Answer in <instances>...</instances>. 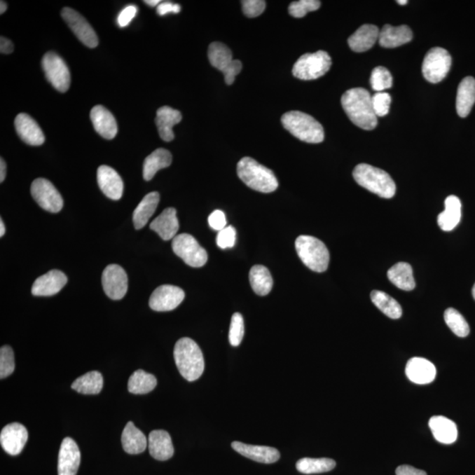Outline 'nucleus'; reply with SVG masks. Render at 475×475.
I'll list each match as a JSON object with an SVG mask.
<instances>
[{
    "label": "nucleus",
    "instance_id": "nucleus-44",
    "mask_svg": "<svg viewBox=\"0 0 475 475\" xmlns=\"http://www.w3.org/2000/svg\"><path fill=\"white\" fill-rule=\"evenodd\" d=\"M321 5V1L318 0H299L292 2L289 6V13L295 18H303L308 13L318 10Z\"/></svg>",
    "mask_w": 475,
    "mask_h": 475
},
{
    "label": "nucleus",
    "instance_id": "nucleus-52",
    "mask_svg": "<svg viewBox=\"0 0 475 475\" xmlns=\"http://www.w3.org/2000/svg\"><path fill=\"white\" fill-rule=\"evenodd\" d=\"M181 6L170 1L160 3L157 8V13L160 16L168 15V13H179L181 12Z\"/></svg>",
    "mask_w": 475,
    "mask_h": 475
},
{
    "label": "nucleus",
    "instance_id": "nucleus-50",
    "mask_svg": "<svg viewBox=\"0 0 475 475\" xmlns=\"http://www.w3.org/2000/svg\"><path fill=\"white\" fill-rule=\"evenodd\" d=\"M209 226L215 230H221L226 227V219L225 213L219 209L213 212L208 219Z\"/></svg>",
    "mask_w": 475,
    "mask_h": 475
},
{
    "label": "nucleus",
    "instance_id": "nucleus-17",
    "mask_svg": "<svg viewBox=\"0 0 475 475\" xmlns=\"http://www.w3.org/2000/svg\"><path fill=\"white\" fill-rule=\"evenodd\" d=\"M67 277L60 270H53L38 277L32 287V294L39 297L56 295L67 284Z\"/></svg>",
    "mask_w": 475,
    "mask_h": 475
},
{
    "label": "nucleus",
    "instance_id": "nucleus-16",
    "mask_svg": "<svg viewBox=\"0 0 475 475\" xmlns=\"http://www.w3.org/2000/svg\"><path fill=\"white\" fill-rule=\"evenodd\" d=\"M81 460V450L77 443L71 438H65L61 443L58 455V475L77 474Z\"/></svg>",
    "mask_w": 475,
    "mask_h": 475
},
{
    "label": "nucleus",
    "instance_id": "nucleus-18",
    "mask_svg": "<svg viewBox=\"0 0 475 475\" xmlns=\"http://www.w3.org/2000/svg\"><path fill=\"white\" fill-rule=\"evenodd\" d=\"M15 129L20 139L29 146H42L46 136L38 123L27 113H22L16 116Z\"/></svg>",
    "mask_w": 475,
    "mask_h": 475
},
{
    "label": "nucleus",
    "instance_id": "nucleus-30",
    "mask_svg": "<svg viewBox=\"0 0 475 475\" xmlns=\"http://www.w3.org/2000/svg\"><path fill=\"white\" fill-rule=\"evenodd\" d=\"M122 445L127 453L139 454L146 450L148 442L144 434L132 422H129L123 432Z\"/></svg>",
    "mask_w": 475,
    "mask_h": 475
},
{
    "label": "nucleus",
    "instance_id": "nucleus-7",
    "mask_svg": "<svg viewBox=\"0 0 475 475\" xmlns=\"http://www.w3.org/2000/svg\"><path fill=\"white\" fill-rule=\"evenodd\" d=\"M332 65L331 57L326 51L303 55L292 69L294 77L301 81H312L324 76Z\"/></svg>",
    "mask_w": 475,
    "mask_h": 475
},
{
    "label": "nucleus",
    "instance_id": "nucleus-40",
    "mask_svg": "<svg viewBox=\"0 0 475 475\" xmlns=\"http://www.w3.org/2000/svg\"><path fill=\"white\" fill-rule=\"evenodd\" d=\"M336 466V461L328 457H322V459L304 457L296 464L297 470L305 474L326 473V471L333 470Z\"/></svg>",
    "mask_w": 475,
    "mask_h": 475
},
{
    "label": "nucleus",
    "instance_id": "nucleus-41",
    "mask_svg": "<svg viewBox=\"0 0 475 475\" xmlns=\"http://www.w3.org/2000/svg\"><path fill=\"white\" fill-rule=\"evenodd\" d=\"M445 321L450 329L459 337H467L469 335V325L462 315L456 309L448 308L445 312Z\"/></svg>",
    "mask_w": 475,
    "mask_h": 475
},
{
    "label": "nucleus",
    "instance_id": "nucleus-13",
    "mask_svg": "<svg viewBox=\"0 0 475 475\" xmlns=\"http://www.w3.org/2000/svg\"><path fill=\"white\" fill-rule=\"evenodd\" d=\"M102 282L103 290L113 301L122 299L128 291V275L119 265H109L103 271Z\"/></svg>",
    "mask_w": 475,
    "mask_h": 475
},
{
    "label": "nucleus",
    "instance_id": "nucleus-8",
    "mask_svg": "<svg viewBox=\"0 0 475 475\" xmlns=\"http://www.w3.org/2000/svg\"><path fill=\"white\" fill-rule=\"evenodd\" d=\"M172 249L188 266L200 268L207 263V252L191 234L182 233L175 236L172 242Z\"/></svg>",
    "mask_w": 475,
    "mask_h": 475
},
{
    "label": "nucleus",
    "instance_id": "nucleus-27",
    "mask_svg": "<svg viewBox=\"0 0 475 475\" xmlns=\"http://www.w3.org/2000/svg\"><path fill=\"white\" fill-rule=\"evenodd\" d=\"M412 39L413 32L411 27L406 25L392 27L387 24L381 29L378 42L382 47L392 49L411 42Z\"/></svg>",
    "mask_w": 475,
    "mask_h": 475
},
{
    "label": "nucleus",
    "instance_id": "nucleus-1",
    "mask_svg": "<svg viewBox=\"0 0 475 475\" xmlns=\"http://www.w3.org/2000/svg\"><path fill=\"white\" fill-rule=\"evenodd\" d=\"M342 105L354 125L366 130L376 128L378 117L374 113L371 95L366 89L357 88L344 92Z\"/></svg>",
    "mask_w": 475,
    "mask_h": 475
},
{
    "label": "nucleus",
    "instance_id": "nucleus-9",
    "mask_svg": "<svg viewBox=\"0 0 475 475\" xmlns=\"http://www.w3.org/2000/svg\"><path fill=\"white\" fill-rule=\"evenodd\" d=\"M452 67V57L443 48H433L426 54L422 63V74L426 81L436 84L442 81Z\"/></svg>",
    "mask_w": 475,
    "mask_h": 475
},
{
    "label": "nucleus",
    "instance_id": "nucleus-5",
    "mask_svg": "<svg viewBox=\"0 0 475 475\" xmlns=\"http://www.w3.org/2000/svg\"><path fill=\"white\" fill-rule=\"evenodd\" d=\"M354 181L361 187L368 189L382 198H394L396 185L387 172L371 165H357L353 171Z\"/></svg>",
    "mask_w": 475,
    "mask_h": 475
},
{
    "label": "nucleus",
    "instance_id": "nucleus-22",
    "mask_svg": "<svg viewBox=\"0 0 475 475\" xmlns=\"http://www.w3.org/2000/svg\"><path fill=\"white\" fill-rule=\"evenodd\" d=\"M232 447L238 453L256 462L272 464L280 459V453L273 447L247 445L238 441L233 442Z\"/></svg>",
    "mask_w": 475,
    "mask_h": 475
},
{
    "label": "nucleus",
    "instance_id": "nucleus-48",
    "mask_svg": "<svg viewBox=\"0 0 475 475\" xmlns=\"http://www.w3.org/2000/svg\"><path fill=\"white\" fill-rule=\"evenodd\" d=\"M242 4L244 15L249 18L260 16L266 8V2L263 0H245Z\"/></svg>",
    "mask_w": 475,
    "mask_h": 475
},
{
    "label": "nucleus",
    "instance_id": "nucleus-42",
    "mask_svg": "<svg viewBox=\"0 0 475 475\" xmlns=\"http://www.w3.org/2000/svg\"><path fill=\"white\" fill-rule=\"evenodd\" d=\"M371 85L377 92H384L392 88V77L390 71L383 67H378L371 72Z\"/></svg>",
    "mask_w": 475,
    "mask_h": 475
},
{
    "label": "nucleus",
    "instance_id": "nucleus-35",
    "mask_svg": "<svg viewBox=\"0 0 475 475\" xmlns=\"http://www.w3.org/2000/svg\"><path fill=\"white\" fill-rule=\"evenodd\" d=\"M249 281L254 292L259 296H266L273 287V280L270 270L263 265H254L249 272Z\"/></svg>",
    "mask_w": 475,
    "mask_h": 475
},
{
    "label": "nucleus",
    "instance_id": "nucleus-51",
    "mask_svg": "<svg viewBox=\"0 0 475 475\" xmlns=\"http://www.w3.org/2000/svg\"><path fill=\"white\" fill-rule=\"evenodd\" d=\"M242 64L240 60H233L232 64L229 65V67L226 69L225 71L223 72L225 75V81L227 85H232L234 82V79L238 74L242 71Z\"/></svg>",
    "mask_w": 475,
    "mask_h": 475
},
{
    "label": "nucleus",
    "instance_id": "nucleus-15",
    "mask_svg": "<svg viewBox=\"0 0 475 475\" xmlns=\"http://www.w3.org/2000/svg\"><path fill=\"white\" fill-rule=\"evenodd\" d=\"M27 438H29V434L25 426L19 422H13L1 430L0 443L6 453L16 456L22 452Z\"/></svg>",
    "mask_w": 475,
    "mask_h": 475
},
{
    "label": "nucleus",
    "instance_id": "nucleus-4",
    "mask_svg": "<svg viewBox=\"0 0 475 475\" xmlns=\"http://www.w3.org/2000/svg\"><path fill=\"white\" fill-rule=\"evenodd\" d=\"M282 123L289 132L299 140L310 144H319L324 140V129L312 116L301 111L285 113Z\"/></svg>",
    "mask_w": 475,
    "mask_h": 475
},
{
    "label": "nucleus",
    "instance_id": "nucleus-33",
    "mask_svg": "<svg viewBox=\"0 0 475 475\" xmlns=\"http://www.w3.org/2000/svg\"><path fill=\"white\" fill-rule=\"evenodd\" d=\"M173 160L170 151L158 148L144 160L143 177L144 180L151 181L158 171L170 166Z\"/></svg>",
    "mask_w": 475,
    "mask_h": 475
},
{
    "label": "nucleus",
    "instance_id": "nucleus-21",
    "mask_svg": "<svg viewBox=\"0 0 475 475\" xmlns=\"http://www.w3.org/2000/svg\"><path fill=\"white\" fill-rule=\"evenodd\" d=\"M406 375L413 383L427 385L435 380L436 369L430 361L422 357H413L406 366Z\"/></svg>",
    "mask_w": 475,
    "mask_h": 475
},
{
    "label": "nucleus",
    "instance_id": "nucleus-43",
    "mask_svg": "<svg viewBox=\"0 0 475 475\" xmlns=\"http://www.w3.org/2000/svg\"><path fill=\"white\" fill-rule=\"evenodd\" d=\"M15 369V354L11 347L5 345L0 349V378H8Z\"/></svg>",
    "mask_w": 475,
    "mask_h": 475
},
{
    "label": "nucleus",
    "instance_id": "nucleus-45",
    "mask_svg": "<svg viewBox=\"0 0 475 475\" xmlns=\"http://www.w3.org/2000/svg\"><path fill=\"white\" fill-rule=\"evenodd\" d=\"M244 333H245V326H244L243 317L240 312H235L232 317L229 330L230 345L239 346L242 342Z\"/></svg>",
    "mask_w": 475,
    "mask_h": 475
},
{
    "label": "nucleus",
    "instance_id": "nucleus-59",
    "mask_svg": "<svg viewBox=\"0 0 475 475\" xmlns=\"http://www.w3.org/2000/svg\"><path fill=\"white\" fill-rule=\"evenodd\" d=\"M397 3L399 5L404 6L408 4V1H407V0H398Z\"/></svg>",
    "mask_w": 475,
    "mask_h": 475
},
{
    "label": "nucleus",
    "instance_id": "nucleus-47",
    "mask_svg": "<svg viewBox=\"0 0 475 475\" xmlns=\"http://www.w3.org/2000/svg\"><path fill=\"white\" fill-rule=\"evenodd\" d=\"M236 242V230L233 226H226L221 230H219L218 237H216V245L220 249H232Z\"/></svg>",
    "mask_w": 475,
    "mask_h": 475
},
{
    "label": "nucleus",
    "instance_id": "nucleus-24",
    "mask_svg": "<svg viewBox=\"0 0 475 475\" xmlns=\"http://www.w3.org/2000/svg\"><path fill=\"white\" fill-rule=\"evenodd\" d=\"M181 119V113L177 109L167 106H161L158 109L155 123H156L161 139L166 141V142L174 140V126L180 123Z\"/></svg>",
    "mask_w": 475,
    "mask_h": 475
},
{
    "label": "nucleus",
    "instance_id": "nucleus-20",
    "mask_svg": "<svg viewBox=\"0 0 475 475\" xmlns=\"http://www.w3.org/2000/svg\"><path fill=\"white\" fill-rule=\"evenodd\" d=\"M90 118L96 132L106 139H113L118 132L116 120L105 106L97 105L92 109Z\"/></svg>",
    "mask_w": 475,
    "mask_h": 475
},
{
    "label": "nucleus",
    "instance_id": "nucleus-19",
    "mask_svg": "<svg viewBox=\"0 0 475 475\" xmlns=\"http://www.w3.org/2000/svg\"><path fill=\"white\" fill-rule=\"evenodd\" d=\"M97 181L99 188L112 200L121 199L123 193V181L115 170L109 166H101L97 170Z\"/></svg>",
    "mask_w": 475,
    "mask_h": 475
},
{
    "label": "nucleus",
    "instance_id": "nucleus-60",
    "mask_svg": "<svg viewBox=\"0 0 475 475\" xmlns=\"http://www.w3.org/2000/svg\"><path fill=\"white\" fill-rule=\"evenodd\" d=\"M471 294H473V297L475 299V284L474 285L473 291H471Z\"/></svg>",
    "mask_w": 475,
    "mask_h": 475
},
{
    "label": "nucleus",
    "instance_id": "nucleus-2",
    "mask_svg": "<svg viewBox=\"0 0 475 475\" xmlns=\"http://www.w3.org/2000/svg\"><path fill=\"white\" fill-rule=\"evenodd\" d=\"M174 357L178 371L189 382L198 380L204 373L205 359L198 343L188 337L178 340Z\"/></svg>",
    "mask_w": 475,
    "mask_h": 475
},
{
    "label": "nucleus",
    "instance_id": "nucleus-32",
    "mask_svg": "<svg viewBox=\"0 0 475 475\" xmlns=\"http://www.w3.org/2000/svg\"><path fill=\"white\" fill-rule=\"evenodd\" d=\"M445 211L440 213L438 223L443 230L450 232L459 225L461 219V202L456 195H450L446 199Z\"/></svg>",
    "mask_w": 475,
    "mask_h": 475
},
{
    "label": "nucleus",
    "instance_id": "nucleus-11",
    "mask_svg": "<svg viewBox=\"0 0 475 475\" xmlns=\"http://www.w3.org/2000/svg\"><path fill=\"white\" fill-rule=\"evenodd\" d=\"M31 195L37 204L47 212L57 213L63 208L64 200L60 193L46 179L38 178L33 181Z\"/></svg>",
    "mask_w": 475,
    "mask_h": 475
},
{
    "label": "nucleus",
    "instance_id": "nucleus-39",
    "mask_svg": "<svg viewBox=\"0 0 475 475\" xmlns=\"http://www.w3.org/2000/svg\"><path fill=\"white\" fill-rule=\"evenodd\" d=\"M208 57L213 67L220 71H225L232 64L233 53L228 47L222 43H212L209 46Z\"/></svg>",
    "mask_w": 475,
    "mask_h": 475
},
{
    "label": "nucleus",
    "instance_id": "nucleus-10",
    "mask_svg": "<svg viewBox=\"0 0 475 475\" xmlns=\"http://www.w3.org/2000/svg\"><path fill=\"white\" fill-rule=\"evenodd\" d=\"M42 67L46 77L57 91L65 92L71 85V74L63 58L50 51L44 55Z\"/></svg>",
    "mask_w": 475,
    "mask_h": 475
},
{
    "label": "nucleus",
    "instance_id": "nucleus-14",
    "mask_svg": "<svg viewBox=\"0 0 475 475\" xmlns=\"http://www.w3.org/2000/svg\"><path fill=\"white\" fill-rule=\"evenodd\" d=\"M185 298L182 289L174 285H161L151 295L149 305L153 311H172L181 304Z\"/></svg>",
    "mask_w": 475,
    "mask_h": 475
},
{
    "label": "nucleus",
    "instance_id": "nucleus-36",
    "mask_svg": "<svg viewBox=\"0 0 475 475\" xmlns=\"http://www.w3.org/2000/svg\"><path fill=\"white\" fill-rule=\"evenodd\" d=\"M74 391L82 394H98L103 388V377L97 371H89L79 377L71 385Z\"/></svg>",
    "mask_w": 475,
    "mask_h": 475
},
{
    "label": "nucleus",
    "instance_id": "nucleus-12",
    "mask_svg": "<svg viewBox=\"0 0 475 475\" xmlns=\"http://www.w3.org/2000/svg\"><path fill=\"white\" fill-rule=\"evenodd\" d=\"M61 15L82 43L91 49L98 46L97 34L83 16L70 8L62 10Z\"/></svg>",
    "mask_w": 475,
    "mask_h": 475
},
{
    "label": "nucleus",
    "instance_id": "nucleus-28",
    "mask_svg": "<svg viewBox=\"0 0 475 475\" xmlns=\"http://www.w3.org/2000/svg\"><path fill=\"white\" fill-rule=\"evenodd\" d=\"M429 426L436 441L445 445H450L456 441L457 428L452 420L445 416H433L429 420Z\"/></svg>",
    "mask_w": 475,
    "mask_h": 475
},
{
    "label": "nucleus",
    "instance_id": "nucleus-25",
    "mask_svg": "<svg viewBox=\"0 0 475 475\" xmlns=\"http://www.w3.org/2000/svg\"><path fill=\"white\" fill-rule=\"evenodd\" d=\"M380 38L378 27L366 24L360 27L352 36L347 39V43L354 53H364L374 46Z\"/></svg>",
    "mask_w": 475,
    "mask_h": 475
},
{
    "label": "nucleus",
    "instance_id": "nucleus-31",
    "mask_svg": "<svg viewBox=\"0 0 475 475\" xmlns=\"http://www.w3.org/2000/svg\"><path fill=\"white\" fill-rule=\"evenodd\" d=\"M160 202V194L151 192L143 198L133 213V223L137 230L142 229L154 214Z\"/></svg>",
    "mask_w": 475,
    "mask_h": 475
},
{
    "label": "nucleus",
    "instance_id": "nucleus-34",
    "mask_svg": "<svg viewBox=\"0 0 475 475\" xmlns=\"http://www.w3.org/2000/svg\"><path fill=\"white\" fill-rule=\"evenodd\" d=\"M388 280L402 291H411L415 287L413 268L407 263H398L387 272Z\"/></svg>",
    "mask_w": 475,
    "mask_h": 475
},
{
    "label": "nucleus",
    "instance_id": "nucleus-49",
    "mask_svg": "<svg viewBox=\"0 0 475 475\" xmlns=\"http://www.w3.org/2000/svg\"><path fill=\"white\" fill-rule=\"evenodd\" d=\"M137 10H139L137 6L134 5L126 6L125 9H123V11L119 13L118 18H117L118 25L121 27L128 26L132 22V20L135 18Z\"/></svg>",
    "mask_w": 475,
    "mask_h": 475
},
{
    "label": "nucleus",
    "instance_id": "nucleus-56",
    "mask_svg": "<svg viewBox=\"0 0 475 475\" xmlns=\"http://www.w3.org/2000/svg\"><path fill=\"white\" fill-rule=\"evenodd\" d=\"M146 5L150 6H156L160 4V0H146L144 1Z\"/></svg>",
    "mask_w": 475,
    "mask_h": 475
},
{
    "label": "nucleus",
    "instance_id": "nucleus-26",
    "mask_svg": "<svg viewBox=\"0 0 475 475\" xmlns=\"http://www.w3.org/2000/svg\"><path fill=\"white\" fill-rule=\"evenodd\" d=\"M179 220L177 209L167 208L153 222L150 223V228L156 232L161 239L170 240L177 236L179 230Z\"/></svg>",
    "mask_w": 475,
    "mask_h": 475
},
{
    "label": "nucleus",
    "instance_id": "nucleus-58",
    "mask_svg": "<svg viewBox=\"0 0 475 475\" xmlns=\"http://www.w3.org/2000/svg\"><path fill=\"white\" fill-rule=\"evenodd\" d=\"M6 233V227L4 225V222H3V220H0V236L4 235Z\"/></svg>",
    "mask_w": 475,
    "mask_h": 475
},
{
    "label": "nucleus",
    "instance_id": "nucleus-54",
    "mask_svg": "<svg viewBox=\"0 0 475 475\" xmlns=\"http://www.w3.org/2000/svg\"><path fill=\"white\" fill-rule=\"evenodd\" d=\"M15 49L13 43L8 38H0V53L2 54H11Z\"/></svg>",
    "mask_w": 475,
    "mask_h": 475
},
{
    "label": "nucleus",
    "instance_id": "nucleus-55",
    "mask_svg": "<svg viewBox=\"0 0 475 475\" xmlns=\"http://www.w3.org/2000/svg\"><path fill=\"white\" fill-rule=\"evenodd\" d=\"M6 174V164L5 163V160H3V158H1V160H0V182H3L5 181Z\"/></svg>",
    "mask_w": 475,
    "mask_h": 475
},
{
    "label": "nucleus",
    "instance_id": "nucleus-29",
    "mask_svg": "<svg viewBox=\"0 0 475 475\" xmlns=\"http://www.w3.org/2000/svg\"><path fill=\"white\" fill-rule=\"evenodd\" d=\"M475 102V79L467 77L460 82L457 88L456 109L460 117L469 115Z\"/></svg>",
    "mask_w": 475,
    "mask_h": 475
},
{
    "label": "nucleus",
    "instance_id": "nucleus-57",
    "mask_svg": "<svg viewBox=\"0 0 475 475\" xmlns=\"http://www.w3.org/2000/svg\"><path fill=\"white\" fill-rule=\"evenodd\" d=\"M6 9H8V4L5 1L0 2V13L3 15V13H6Z\"/></svg>",
    "mask_w": 475,
    "mask_h": 475
},
{
    "label": "nucleus",
    "instance_id": "nucleus-3",
    "mask_svg": "<svg viewBox=\"0 0 475 475\" xmlns=\"http://www.w3.org/2000/svg\"><path fill=\"white\" fill-rule=\"evenodd\" d=\"M237 174L240 180L254 191L271 193L278 188V181L273 172L252 158H242L239 161Z\"/></svg>",
    "mask_w": 475,
    "mask_h": 475
},
{
    "label": "nucleus",
    "instance_id": "nucleus-38",
    "mask_svg": "<svg viewBox=\"0 0 475 475\" xmlns=\"http://www.w3.org/2000/svg\"><path fill=\"white\" fill-rule=\"evenodd\" d=\"M157 385V378L143 370H137L129 378L128 390L134 394H146Z\"/></svg>",
    "mask_w": 475,
    "mask_h": 475
},
{
    "label": "nucleus",
    "instance_id": "nucleus-53",
    "mask_svg": "<svg viewBox=\"0 0 475 475\" xmlns=\"http://www.w3.org/2000/svg\"><path fill=\"white\" fill-rule=\"evenodd\" d=\"M395 475H427L425 471L418 469V468L404 464L396 469Z\"/></svg>",
    "mask_w": 475,
    "mask_h": 475
},
{
    "label": "nucleus",
    "instance_id": "nucleus-6",
    "mask_svg": "<svg viewBox=\"0 0 475 475\" xmlns=\"http://www.w3.org/2000/svg\"><path fill=\"white\" fill-rule=\"evenodd\" d=\"M296 251L310 270L322 273L328 270L330 256L328 247L315 237L301 235L295 242Z\"/></svg>",
    "mask_w": 475,
    "mask_h": 475
},
{
    "label": "nucleus",
    "instance_id": "nucleus-46",
    "mask_svg": "<svg viewBox=\"0 0 475 475\" xmlns=\"http://www.w3.org/2000/svg\"><path fill=\"white\" fill-rule=\"evenodd\" d=\"M371 102H373L374 113L377 117L387 115L392 102L390 95L385 92H376L371 96Z\"/></svg>",
    "mask_w": 475,
    "mask_h": 475
},
{
    "label": "nucleus",
    "instance_id": "nucleus-23",
    "mask_svg": "<svg viewBox=\"0 0 475 475\" xmlns=\"http://www.w3.org/2000/svg\"><path fill=\"white\" fill-rule=\"evenodd\" d=\"M148 447L151 456L160 461L171 459L174 453L170 433L163 429L153 430L150 433Z\"/></svg>",
    "mask_w": 475,
    "mask_h": 475
},
{
    "label": "nucleus",
    "instance_id": "nucleus-37",
    "mask_svg": "<svg viewBox=\"0 0 475 475\" xmlns=\"http://www.w3.org/2000/svg\"><path fill=\"white\" fill-rule=\"evenodd\" d=\"M371 301L389 318L397 319L402 315L401 306L394 298L380 291H373L371 294Z\"/></svg>",
    "mask_w": 475,
    "mask_h": 475
}]
</instances>
